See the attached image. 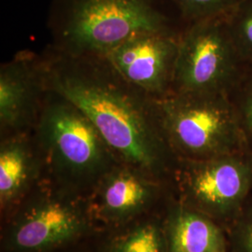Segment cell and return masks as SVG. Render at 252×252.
<instances>
[{
  "label": "cell",
  "instance_id": "obj_1",
  "mask_svg": "<svg viewBox=\"0 0 252 252\" xmlns=\"http://www.w3.org/2000/svg\"><path fill=\"white\" fill-rule=\"evenodd\" d=\"M44 66L47 89L80 108L119 161L153 176L169 167L175 156L162 135L155 100L103 57L58 53Z\"/></svg>",
  "mask_w": 252,
  "mask_h": 252
},
{
  "label": "cell",
  "instance_id": "obj_2",
  "mask_svg": "<svg viewBox=\"0 0 252 252\" xmlns=\"http://www.w3.org/2000/svg\"><path fill=\"white\" fill-rule=\"evenodd\" d=\"M154 100L162 135L177 160L252 152L230 95L172 92Z\"/></svg>",
  "mask_w": 252,
  "mask_h": 252
},
{
  "label": "cell",
  "instance_id": "obj_3",
  "mask_svg": "<svg viewBox=\"0 0 252 252\" xmlns=\"http://www.w3.org/2000/svg\"><path fill=\"white\" fill-rule=\"evenodd\" d=\"M54 20L62 49L73 56H104L147 31H171L155 0H56Z\"/></svg>",
  "mask_w": 252,
  "mask_h": 252
},
{
  "label": "cell",
  "instance_id": "obj_4",
  "mask_svg": "<svg viewBox=\"0 0 252 252\" xmlns=\"http://www.w3.org/2000/svg\"><path fill=\"white\" fill-rule=\"evenodd\" d=\"M34 131L48 164L62 179L98 182L119 163L90 120L54 91H47Z\"/></svg>",
  "mask_w": 252,
  "mask_h": 252
},
{
  "label": "cell",
  "instance_id": "obj_5",
  "mask_svg": "<svg viewBox=\"0 0 252 252\" xmlns=\"http://www.w3.org/2000/svg\"><path fill=\"white\" fill-rule=\"evenodd\" d=\"M225 14L190 23L179 35L171 93L232 96L252 71L234 45Z\"/></svg>",
  "mask_w": 252,
  "mask_h": 252
},
{
  "label": "cell",
  "instance_id": "obj_6",
  "mask_svg": "<svg viewBox=\"0 0 252 252\" xmlns=\"http://www.w3.org/2000/svg\"><path fill=\"white\" fill-rule=\"evenodd\" d=\"M178 161V180L189 208L213 220H234L252 188V152Z\"/></svg>",
  "mask_w": 252,
  "mask_h": 252
},
{
  "label": "cell",
  "instance_id": "obj_7",
  "mask_svg": "<svg viewBox=\"0 0 252 252\" xmlns=\"http://www.w3.org/2000/svg\"><path fill=\"white\" fill-rule=\"evenodd\" d=\"M179 35L147 31L127 38L103 57L127 82L153 99L172 91Z\"/></svg>",
  "mask_w": 252,
  "mask_h": 252
},
{
  "label": "cell",
  "instance_id": "obj_8",
  "mask_svg": "<svg viewBox=\"0 0 252 252\" xmlns=\"http://www.w3.org/2000/svg\"><path fill=\"white\" fill-rule=\"evenodd\" d=\"M44 60L19 53L0 69V126L9 135L34 129L47 94Z\"/></svg>",
  "mask_w": 252,
  "mask_h": 252
},
{
  "label": "cell",
  "instance_id": "obj_9",
  "mask_svg": "<svg viewBox=\"0 0 252 252\" xmlns=\"http://www.w3.org/2000/svg\"><path fill=\"white\" fill-rule=\"evenodd\" d=\"M83 228L84 220L77 208L49 201L22 217L12 230L10 244L22 252H39L71 240Z\"/></svg>",
  "mask_w": 252,
  "mask_h": 252
},
{
  "label": "cell",
  "instance_id": "obj_10",
  "mask_svg": "<svg viewBox=\"0 0 252 252\" xmlns=\"http://www.w3.org/2000/svg\"><path fill=\"white\" fill-rule=\"evenodd\" d=\"M150 175L126 163H118L98 181L103 211L108 217L124 219L136 213L152 197Z\"/></svg>",
  "mask_w": 252,
  "mask_h": 252
},
{
  "label": "cell",
  "instance_id": "obj_11",
  "mask_svg": "<svg viewBox=\"0 0 252 252\" xmlns=\"http://www.w3.org/2000/svg\"><path fill=\"white\" fill-rule=\"evenodd\" d=\"M225 236L213 219L189 207L172 215L168 225L169 252H227Z\"/></svg>",
  "mask_w": 252,
  "mask_h": 252
},
{
  "label": "cell",
  "instance_id": "obj_12",
  "mask_svg": "<svg viewBox=\"0 0 252 252\" xmlns=\"http://www.w3.org/2000/svg\"><path fill=\"white\" fill-rule=\"evenodd\" d=\"M36 170V160L27 132L9 135L0 148V199L7 204L27 188Z\"/></svg>",
  "mask_w": 252,
  "mask_h": 252
},
{
  "label": "cell",
  "instance_id": "obj_13",
  "mask_svg": "<svg viewBox=\"0 0 252 252\" xmlns=\"http://www.w3.org/2000/svg\"><path fill=\"white\" fill-rule=\"evenodd\" d=\"M225 17L234 45L252 71V0H240Z\"/></svg>",
  "mask_w": 252,
  "mask_h": 252
},
{
  "label": "cell",
  "instance_id": "obj_14",
  "mask_svg": "<svg viewBox=\"0 0 252 252\" xmlns=\"http://www.w3.org/2000/svg\"><path fill=\"white\" fill-rule=\"evenodd\" d=\"M189 24L223 15L240 0H170Z\"/></svg>",
  "mask_w": 252,
  "mask_h": 252
},
{
  "label": "cell",
  "instance_id": "obj_15",
  "mask_svg": "<svg viewBox=\"0 0 252 252\" xmlns=\"http://www.w3.org/2000/svg\"><path fill=\"white\" fill-rule=\"evenodd\" d=\"M113 252H162L161 234L155 225L141 226L119 239Z\"/></svg>",
  "mask_w": 252,
  "mask_h": 252
},
{
  "label": "cell",
  "instance_id": "obj_16",
  "mask_svg": "<svg viewBox=\"0 0 252 252\" xmlns=\"http://www.w3.org/2000/svg\"><path fill=\"white\" fill-rule=\"evenodd\" d=\"M237 110L244 135L252 152V71L231 96Z\"/></svg>",
  "mask_w": 252,
  "mask_h": 252
},
{
  "label": "cell",
  "instance_id": "obj_17",
  "mask_svg": "<svg viewBox=\"0 0 252 252\" xmlns=\"http://www.w3.org/2000/svg\"><path fill=\"white\" fill-rule=\"evenodd\" d=\"M234 222V252H252V201L245 204Z\"/></svg>",
  "mask_w": 252,
  "mask_h": 252
}]
</instances>
